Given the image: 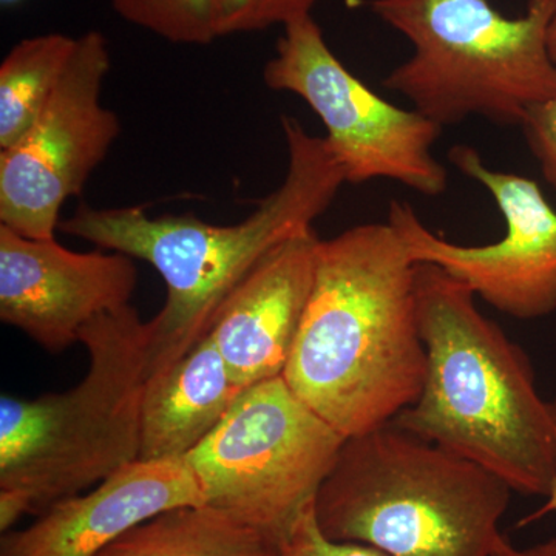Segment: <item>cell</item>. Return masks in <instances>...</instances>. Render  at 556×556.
I'll list each match as a JSON object with an SVG mask.
<instances>
[{
	"instance_id": "1",
	"label": "cell",
	"mask_w": 556,
	"mask_h": 556,
	"mask_svg": "<svg viewBox=\"0 0 556 556\" xmlns=\"http://www.w3.org/2000/svg\"><path fill=\"white\" fill-rule=\"evenodd\" d=\"M416 263L390 223L318 240L313 288L283 379L342 437L393 422L427 376Z\"/></svg>"
},
{
	"instance_id": "2",
	"label": "cell",
	"mask_w": 556,
	"mask_h": 556,
	"mask_svg": "<svg viewBox=\"0 0 556 556\" xmlns=\"http://www.w3.org/2000/svg\"><path fill=\"white\" fill-rule=\"evenodd\" d=\"M415 295L426 383L391 424L485 468L519 495L546 497L556 424L529 357L444 269L416 263Z\"/></svg>"
},
{
	"instance_id": "3",
	"label": "cell",
	"mask_w": 556,
	"mask_h": 556,
	"mask_svg": "<svg viewBox=\"0 0 556 556\" xmlns=\"http://www.w3.org/2000/svg\"><path fill=\"white\" fill-rule=\"evenodd\" d=\"M287 177L243 222L208 225L193 215L149 217L146 208L79 204L62 232L94 247L142 260L166 285V302L152 324L149 379L174 367L206 338L233 288L273 249L311 229L328 211L345 175L327 148L292 116L281 118Z\"/></svg>"
},
{
	"instance_id": "4",
	"label": "cell",
	"mask_w": 556,
	"mask_h": 556,
	"mask_svg": "<svg viewBox=\"0 0 556 556\" xmlns=\"http://www.w3.org/2000/svg\"><path fill=\"white\" fill-rule=\"evenodd\" d=\"M514 490L387 424L346 438L314 501L321 532L383 556H492Z\"/></svg>"
},
{
	"instance_id": "5",
	"label": "cell",
	"mask_w": 556,
	"mask_h": 556,
	"mask_svg": "<svg viewBox=\"0 0 556 556\" xmlns=\"http://www.w3.org/2000/svg\"><path fill=\"white\" fill-rule=\"evenodd\" d=\"M79 342L89 369L78 386L0 397V490L24 497L30 514L139 459L152 324L127 305L90 321Z\"/></svg>"
},
{
	"instance_id": "6",
	"label": "cell",
	"mask_w": 556,
	"mask_h": 556,
	"mask_svg": "<svg viewBox=\"0 0 556 556\" xmlns=\"http://www.w3.org/2000/svg\"><path fill=\"white\" fill-rule=\"evenodd\" d=\"M371 9L413 46L383 86L441 127L471 116L521 126L556 91L546 43L554 0H527L514 20L489 0H372Z\"/></svg>"
},
{
	"instance_id": "7",
	"label": "cell",
	"mask_w": 556,
	"mask_h": 556,
	"mask_svg": "<svg viewBox=\"0 0 556 556\" xmlns=\"http://www.w3.org/2000/svg\"><path fill=\"white\" fill-rule=\"evenodd\" d=\"M345 441L280 376L244 388L186 459L204 506L243 522L277 547L314 506Z\"/></svg>"
},
{
	"instance_id": "8",
	"label": "cell",
	"mask_w": 556,
	"mask_h": 556,
	"mask_svg": "<svg viewBox=\"0 0 556 556\" xmlns=\"http://www.w3.org/2000/svg\"><path fill=\"white\" fill-rule=\"evenodd\" d=\"M283 28L263 80L268 89L295 94L313 109L348 185L393 179L422 195H442L448 174L433 146L444 127L369 89L332 53L313 16Z\"/></svg>"
},
{
	"instance_id": "9",
	"label": "cell",
	"mask_w": 556,
	"mask_h": 556,
	"mask_svg": "<svg viewBox=\"0 0 556 556\" xmlns=\"http://www.w3.org/2000/svg\"><path fill=\"white\" fill-rule=\"evenodd\" d=\"M456 169L489 190L506 233L496 243L464 247L424 225L412 204L393 200L387 222L404 241L409 258L430 263L466 285L493 308L535 320L556 311V211L533 179L486 166L477 149L455 146Z\"/></svg>"
},
{
	"instance_id": "10",
	"label": "cell",
	"mask_w": 556,
	"mask_h": 556,
	"mask_svg": "<svg viewBox=\"0 0 556 556\" xmlns=\"http://www.w3.org/2000/svg\"><path fill=\"white\" fill-rule=\"evenodd\" d=\"M110 70L101 31L79 36L64 76L17 144L0 152V225L28 239H56L62 204L83 193L121 134L101 104Z\"/></svg>"
},
{
	"instance_id": "11",
	"label": "cell",
	"mask_w": 556,
	"mask_h": 556,
	"mask_svg": "<svg viewBox=\"0 0 556 556\" xmlns=\"http://www.w3.org/2000/svg\"><path fill=\"white\" fill-rule=\"evenodd\" d=\"M134 258L121 252H75L0 225V320L50 353L79 342L102 314L130 305Z\"/></svg>"
},
{
	"instance_id": "12",
	"label": "cell",
	"mask_w": 556,
	"mask_h": 556,
	"mask_svg": "<svg viewBox=\"0 0 556 556\" xmlns=\"http://www.w3.org/2000/svg\"><path fill=\"white\" fill-rule=\"evenodd\" d=\"M203 504L186 457L137 459L86 495L51 504L31 526L3 533L0 556H98L164 511Z\"/></svg>"
},
{
	"instance_id": "13",
	"label": "cell",
	"mask_w": 556,
	"mask_h": 556,
	"mask_svg": "<svg viewBox=\"0 0 556 556\" xmlns=\"http://www.w3.org/2000/svg\"><path fill=\"white\" fill-rule=\"evenodd\" d=\"M318 240L311 228L273 249L219 306L207 338L241 387L283 376L313 288Z\"/></svg>"
},
{
	"instance_id": "14",
	"label": "cell",
	"mask_w": 556,
	"mask_h": 556,
	"mask_svg": "<svg viewBox=\"0 0 556 556\" xmlns=\"http://www.w3.org/2000/svg\"><path fill=\"white\" fill-rule=\"evenodd\" d=\"M243 390L206 336L174 367L148 380L139 459L188 457L225 419Z\"/></svg>"
},
{
	"instance_id": "15",
	"label": "cell",
	"mask_w": 556,
	"mask_h": 556,
	"mask_svg": "<svg viewBox=\"0 0 556 556\" xmlns=\"http://www.w3.org/2000/svg\"><path fill=\"white\" fill-rule=\"evenodd\" d=\"M276 547L217 508L186 506L135 527L98 556H273Z\"/></svg>"
},
{
	"instance_id": "16",
	"label": "cell",
	"mask_w": 556,
	"mask_h": 556,
	"mask_svg": "<svg viewBox=\"0 0 556 556\" xmlns=\"http://www.w3.org/2000/svg\"><path fill=\"white\" fill-rule=\"evenodd\" d=\"M78 38L49 33L21 40L0 65V152L25 137L64 76Z\"/></svg>"
},
{
	"instance_id": "17",
	"label": "cell",
	"mask_w": 556,
	"mask_h": 556,
	"mask_svg": "<svg viewBox=\"0 0 556 556\" xmlns=\"http://www.w3.org/2000/svg\"><path fill=\"white\" fill-rule=\"evenodd\" d=\"M123 20L160 38L207 46L218 38L217 0H110Z\"/></svg>"
},
{
	"instance_id": "18",
	"label": "cell",
	"mask_w": 556,
	"mask_h": 556,
	"mask_svg": "<svg viewBox=\"0 0 556 556\" xmlns=\"http://www.w3.org/2000/svg\"><path fill=\"white\" fill-rule=\"evenodd\" d=\"M318 0H217V33L222 36L265 30L311 16Z\"/></svg>"
},
{
	"instance_id": "19",
	"label": "cell",
	"mask_w": 556,
	"mask_h": 556,
	"mask_svg": "<svg viewBox=\"0 0 556 556\" xmlns=\"http://www.w3.org/2000/svg\"><path fill=\"white\" fill-rule=\"evenodd\" d=\"M273 556H383L365 544L334 541L321 532L314 506L308 508L277 544Z\"/></svg>"
},
{
	"instance_id": "20",
	"label": "cell",
	"mask_w": 556,
	"mask_h": 556,
	"mask_svg": "<svg viewBox=\"0 0 556 556\" xmlns=\"http://www.w3.org/2000/svg\"><path fill=\"white\" fill-rule=\"evenodd\" d=\"M519 127L544 179L556 190V91L533 105Z\"/></svg>"
},
{
	"instance_id": "21",
	"label": "cell",
	"mask_w": 556,
	"mask_h": 556,
	"mask_svg": "<svg viewBox=\"0 0 556 556\" xmlns=\"http://www.w3.org/2000/svg\"><path fill=\"white\" fill-rule=\"evenodd\" d=\"M492 556H556V536L526 548L515 547L506 535L497 541Z\"/></svg>"
},
{
	"instance_id": "22",
	"label": "cell",
	"mask_w": 556,
	"mask_h": 556,
	"mask_svg": "<svg viewBox=\"0 0 556 556\" xmlns=\"http://www.w3.org/2000/svg\"><path fill=\"white\" fill-rule=\"evenodd\" d=\"M552 409H554V417L556 424V399L552 402ZM556 514V478L554 485H552L551 492L546 496V501H544L543 506L536 508L533 514L527 515V517L521 519L519 526L526 527L533 525V522L540 521V519L546 518L547 515Z\"/></svg>"
},
{
	"instance_id": "23",
	"label": "cell",
	"mask_w": 556,
	"mask_h": 556,
	"mask_svg": "<svg viewBox=\"0 0 556 556\" xmlns=\"http://www.w3.org/2000/svg\"><path fill=\"white\" fill-rule=\"evenodd\" d=\"M546 43L548 56L556 65V0H554V10H552V16L547 24Z\"/></svg>"
},
{
	"instance_id": "24",
	"label": "cell",
	"mask_w": 556,
	"mask_h": 556,
	"mask_svg": "<svg viewBox=\"0 0 556 556\" xmlns=\"http://www.w3.org/2000/svg\"><path fill=\"white\" fill-rule=\"evenodd\" d=\"M5 2H14V0H5Z\"/></svg>"
}]
</instances>
